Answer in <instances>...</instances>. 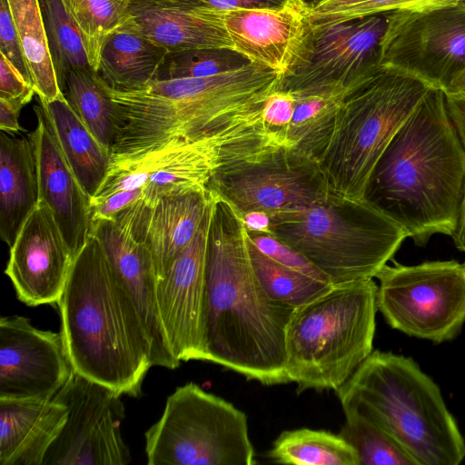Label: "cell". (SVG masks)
Wrapping results in <instances>:
<instances>
[{"mask_svg": "<svg viewBox=\"0 0 465 465\" xmlns=\"http://www.w3.org/2000/svg\"><path fill=\"white\" fill-rule=\"evenodd\" d=\"M276 143L260 114L196 140H173L141 153L114 156L90 204L119 191L142 189L141 203L151 208L164 197L207 189L224 163Z\"/></svg>", "mask_w": 465, "mask_h": 465, "instance_id": "obj_9", "label": "cell"}, {"mask_svg": "<svg viewBox=\"0 0 465 465\" xmlns=\"http://www.w3.org/2000/svg\"><path fill=\"white\" fill-rule=\"evenodd\" d=\"M303 1H305L308 5H312V4L317 3L321 0H303Z\"/></svg>", "mask_w": 465, "mask_h": 465, "instance_id": "obj_50", "label": "cell"}, {"mask_svg": "<svg viewBox=\"0 0 465 465\" xmlns=\"http://www.w3.org/2000/svg\"><path fill=\"white\" fill-rule=\"evenodd\" d=\"M121 394L73 371L53 398L67 408L66 422L44 465H126L132 456L123 440Z\"/></svg>", "mask_w": 465, "mask_h": 465, "instance_id": "obj_15", "label": "cell"}, {"mask_svg": "<svg viewBox=\"0 0 465 465\" xmlns=\"http://www.w3.org/2000/svg\"><path fill=\"white\" fill-rule=\"evenodd\" d=\"M39 203L35 158L29 137L0 134V234L9 247Z\"/></svg>", "mask_w": 465, "mask_h": 465, "instance_id": "obj_25", "label": "cell"}, {"mask_svg": "<svg viewBox=\"0 0 465 465\" xmlns=\"http://www.w3.org/2000/svg\"><path fill=\"white\" fill-rule=\"evenodd\" d=\"M85 43L92 69L98 71L102 47L107 36L126 19L128 3L124 0H65Z\"/></svg>", "mask_w": 465, "mask_h": 465, "instance_id": "obj_35", "label": "cell"}, {"mask_svg": "<svg viewBox=\"0 0 465 465\" xmlns=\"http://www.w3.org/2000/svg\"><path fill=\"white\" fill-rule=\"evenodd\" d=\"M376 278L378 311L392 329L434 343L460 334L465 323V262L393 261Z\"/></svg>", "mask_w": 465, "mask_h": 465, "instance_id": "obj_11", "label": "cell"}, {"mask_svg": "<svg viewBox=\"0 0 465 465\" xmlns=\"http://www.w3.org/2000/svg\"><path fill=\"white\" fill-rule=\"evenodd\" d=\"M23 106L0 98V129L2 132L18 134L25 129L19 124L18 118Z\"/></svg>", "mask_w": 465, "mask_h": 465, "instance_id": "obj_45", "label": "cell"}, {"mask_svg": "<svg viewBox=\"0 0 465 465\" xmlns=\"http://www.w3.org/2000/svg\"><path fill=\"white\" fill-rule=\"evenodd\" d=\"M57 304L74 371L121 395L138 397L153 366L151 339L94 235L75 256Z\"/></svg>", "mask_w": 465, "mask_h": 465, "instance_id": "obj_3", "label": "cell"}, {"mask_svg": "<svg viewBox=\"0 0 465 465\" xmlns=\"http://www.w3.org/2000/svg\"><path fill=\"white\" fill-rule=\"evenodd\" d=\"M74 369L60 332L40 330L29 319H0V398L53 399Z\"/></svg>", "mask_w": 465, "mask_h": 465, "instance_id": "obj_16", "label": "cell"}, {"mask_svg": "<svg viewBox=\"0 0 465 465\" xmlns=\"http://www.w3.org/2000/svg\"><path fill=\"white\" fill-rule=\"evenodd\" d=\"M60 89L91 133L111 151L118 132L117 111L98 73L91 68L73 69Z\"/></svg>", "mask_w": 465, "mask_h": 465, "instance_id": "obj_29", "label": "cell"}, {"mask_svg": "<svg viewBox=\"0 0 465 465\" xmlns=\"http://www.w3.org/2000/svg\"><path fill=\"white\" fill-rule=\"evenodd\" d=\"M9 248L5 273L17 298L32 307L57 303L75 257L45 203L39 201Z\"/></svg>", "mask_w": 465, "mask_h": 465, "instance_id": "obj_18", "label": "cell"}, {"mask_svg": "<svg viewBox=\"0 0 465 465\" xmlns=\"http://www.w3.org/2000/svg\"><path fill=\"white\" fill-rule=\"evenodd\" d=\"M242 218L248 231L264 232L268 234L270 233V218L267 213L262 212H253L244 215Z\"/></svg>", "mask_w": 465, "mask_h": 465, "instance_id": "obj_46", "label": "cell"}, {"mask_svg": "<svg viewBox=\"0 0 465 465\" xmlns=\"http://www.w3.org/2000/svg\"><path fill=\"white\" fill-rule=\"evenodd\" d=\"M430 0H321L308 5L314 22L341 21L387 13L399 9L418 8Z\"/></svg>", "mask_w": 465, "mask_h": 465, "instance_id": "obj_37", "label": "cell"}, {"mask_svg": "<svg viewBox=\"0 0 465 465\" xmlns=\"http://www.w3.org/2000/svg\"><path fill=\"white\" fill-rule=\"evenodd\" d=\"M344 91L291 94L293 110L284 132V145L293 147L318 161L331 134Z\"/></svg>", "mask_w": 465, "mask_h": 465, "instance_id": "obj_30", "label": "cell"}, {"mask_svg": "<svg viewBox=\"0 0 465 465\" xmlns=\"http://www.w3.org/2000/svg\"><path fill=\"white\" fill-rule=\"evenodd\" d=\"M455 246L465 252V198L455 232L451 235Z\"/></svg>", "mask_w": 465, "mask_h": 465, "instance_id": "obj_47", "label": "cell"}, {"mask_svg": "<svg viewBox=\"0 0 465 465\" xmlns=\"http://www.w3.org/2000/svg\"><path fill=\"white\" fill-rule=\"evenodd\" d=\"M193 9L223 13L237 9H281L303 0H181Z\"/></svg>", "mask_w": 465, "mask_h": 465, "instance_id": "obj_42", "label": "cell"}, {"mask_svg": "<svg viewBox=\"0 0 465 465\" xmlns=\"http://www.w3.org/2000/svg\"><path fill=\"white\" fill-rule=\"evenodd\" d=\"M211 203L207 189L167 196L153 207L138 201L114 219L148 247L157 281L194 237Z\"/></svg>", "mask_w": 465, "mask_h": 465, "instance_id": "obj_22", "label": "cell"}, {"mask_svg": "<svg viewBox=\"0 0 465 465\" xmlns=\"http://www.w3.org/2000/svg\"><path fill=\"white\" fill-rule=\"evenodd\" d=\"M378 285H333L295 308L285 338V372L297 393L339 390L373 351Z\"/></svg>", "mask_w": 465, "mask_h": 465, "instance_id": "obj_7", "label": "cell"}, {"mask_svg": "<svg viewBox=\"0 0 465 465\" xmlns=\"http://www.w3.org/2000/svg\"><path fill=\"white\" fill-rule=\"evenodd\" d=\"M39 103L74 173L92 199L107 174L111 151L95 138L64 96Z\"/></svg>", "mask_w": 465, "mask_h": 465, "instance_id": "obj_26", "label": "cell"}, {"mask_svg": "<svg viewBox=\"0 0 465 465\" xmlns=\"http://www.w3.org/2000/svg\"><path fill=\"white\" fill-rule=\"evenodd\" d=\"M142 189L125 190L114 193L107 197L90 204L91 222L112 220L122 211L140 201Z\"/></svg>", "mask_w": 465, "mask_h": 465, "instance_id": "obj_43", "label": "cell"}, {"mask_svg": "<svg viewBox=\"0 0 465 465\" xmlns=\"http://www.w3.org/2000/svg\"><path fill=\"white\" fill-rule=\"evenodd\" d=\"M465 198V147L433 86L397 131L371 173L365 201L415 244L451 236Z\"/></svg>", "mask_w": 465, "mask_h": 465, "instance_id": "obj_2", "label": "cell"}, {"mask_svg": "<svg viewBox=\"0 0 465 465\" xmlns=\"http://www.w3.org/2000/svg\"><path fill=\"white\" fill-rule=\"evenodd\" d=\"M254 272L267 293L293 309L329 291L334 284L291 269L263 253L247 236Z\"/></svg>", "mask_w": 465, "mask_h": 465, "instance_id": "obj_33", "label": "cell"}, {"mask_svg": "<svg viewBox=\"0 0 465 465\" xmlns=\"http://www.w3.org/2000/svg\"><path fill=\"white\" fill-rule=\"evenodd\" d=\"M90 234L131 294L152 342L153 366L173 370L180 365L168 341L158 307L157 277L148 247L125 225L112 220L91 222Z\"/></svg>", "mask_w": 465, "mask_h": 465, "instance_id": "obj_19", "label": "cell"}, {"mask_svg": "<svg viewBox=\"0 0 465 465\" xmlns=\"http://www.w3.org/2000/svg\"><path fill=\"white\" fill-rule=\"evenodd\" d=\"M343 412L382 428L417 465H458L465 440L439 386L410 357L373 351L336 391Z\"/></svg>", "mask_w": 465, "mask_h": 465, "instance_id": "obj_5", "label": "cell"}, {"mask_svg": "<svg viewBox=\"0 0 465 465\" xmlns=\"http://www.w3.org/2000/svg\"><path fill=\"white\" fill-rule=\"evenodd\" d=\"M149 465H252L246 414L194 382L179 386L145 432Z\"/></svg>", "mask_w": 465, "mask_h": 465, "instance_id": "obj_10", "label": "cell"}, {"mask_svg": "<svg viewBox=\"0 0 465 465\" xmlns=\"http://www.w3.org/2000/svg\"><path fill=\"white\" fill-rule=\"evenodd\" d=\"M340 435L354 449L359 465H417L382 428L353 411H344Z\"/></svg>", "mask_w": 465, "mask_h": 465, "instance_id": "obj_34", "label": "cell"}, {"mask_svg": "<svg viewBox=\"0 0 465 465\" xmlns=\"http://www.w3.org/2000/svg\"><path fill=\"white\" fill-rule=\"evenodd\" d=\"M124 1H130V0H124Z\"/></svg>", "mask_w": 465, "mask_h": 465, "instance_id": "obj_52", "label": "cell"}, {"mask_svg": "<svg viewBox=\"0 0 465 465\" xmlns=\"http://www.w3.org/2000/svg\"><path fill=\"white\" fill-rule=\"evenodd\" d=\"M460 1V0H430V1L426 2L425 4H423L422 5H420V7L414 8V9L435 7V6H440V5H450V4H456V3H459Z\"/></svg>", "mask_w": 465, "mask_h": 465, "instance_id": "obj_49", "label": "cell"}, {"mask_svg": "<svg viewBox=\"0 0 465 465\" xmlns=\"http://www.w3.org/2000/svg\"><path fill=\"white\" fill-rule=\"evenodd\" d=\"M381 64L409 71L446 91L465 71V5L389 12Z\"/></svg>", "mask_w": 465, "mask_h": 465, "instance_id": "obj_14", "label": "cell"}, {"mask_svg": "<svg viewBox=\"0 0 465 465\" xmlns=\"http://www.w3.org/2000/svg\"><path fill=\"white\" fill-rule=\"evenodd\" d=\"M222 18L236 51L282 75L295 63L312 22L305 1L281 9L225 11Z\"/></svg>", "mask_w": 465, "mask_h": 465, "instance_id": "obj_21", "label": "cell"}, {"mask_svg": "<svg viewBox=\"0 0 465 465\" xmlns=\"http://www.w3.org/2000/svg\"><path fill=\"white\" fill-rule=\"evenodd\" d=\"M446 92L465 94V71L454 80Z\"/></svg>", "mask_w": 465, "mask_h": 465, "instance_id": "obj_48", "label": "cell"}, {"mask_svg": "<svg viewBox=\"0 0 465 465\" xmlns=\"http://www.w3.org/2000/svg\"><path fill=\"white\" fill-rule=\"evenodd\" d=\"M59 86L73 69L91 67L83 35L65 0H39Z\"/></svg>", "mask_w": 465, "mask_h": 465, "instance_id": "obj_32", "label": "cell"}, {"mask_svg": "<svg viewBox=\"0 0 465 465\" xmlns=\"http://www.w3.org/2000/svg\"><path fill=\"white\" fill-rule=\"evenodd\" d=\"M120 31L141 35L169 51L232 48L222 13L196 10L181 0H130Z\"/></svg>", "mask_w": 465, "mask_h": 465, "instance_id": "obj_23", "label": "cell"}, {"mask_svg": "<svg viewBox=\"0 0 465 465\" xmlns=\"http://www.w3.org/2000/svg\"><path fill=\"white\" fill-rule=\"evenodd\" d=\"M293 110V96L287 92L275 91L267 99L262 112V123L279 143H283L284 132L290 123Z\"/></svg>", "mask_w": 465, "mask_h": 465, "instance_id": "obj_40", "label": "cell"}, {"mask_svg": "<svg viewBox=\"0 0 465 465\" xmlns=\"http://www.w3.org/2000/svg\"><path fill=\"white\" fill-rule=\"evenodd\" d=\"M252 62L232 48H197L169 51L156 80L197 78L232 72Z\"/></svg>", "mask_w": 465, "mask_h": 465, "instance_id": "obj_36", "label": "cell"}, {"mask_svg": "<svg viewBox=\"0 0 465 465\" xmlns=\"http://www.w3.org/2000/svg\"><path fill=\"white\" fill-rule=\"evenodd\" d=\"M446 105L459 138L465 147V94L446 92Z\"/></svg>", "mask_w": 465, "mask_h": 465, "instance_id": "obj_44", "label": "cell"}, {"mask_svg": "<svg viewBox=\"0 0 465 465\" xmlns=\"http://www.w3.org/2000/svg\"><path fill=\"white\" fill-rule=\"evenodd\" d=\"M168 53L141 35L116 30L104 43L97 73L113 89H135L156 80Z\"/></svg>", "mask_w": 465, "mask_h": 465, "instance_id": "obj_27", "label": "cell"}, {"mask_svg": "<svg viewBox=\"0 0 465 465\" xmlns=\"http://www.w3.org/2000/svg\"><path fill=\"white\" fill-rule=\"evenodd\" d=\"M460 3H462L465 5V0H460Z\"/></svg>", "mask_w": 465, "mask_h": 465, "instance_id": "obj_51", "label": "cell"}, {"mask_svg": "<svg viewBox=\"0 0 465 465\" xmlns=\"http://www.w3.org/2000/svg\"><path fill=\"white\" fill-rule=\"evenodd\" d=\"M36 128L28 134L35 158L39 201L52 211L61 233L75 257L91 228V198L65 158L42 105L35 106Z\"/></svg>", "mask_w": 465, "mask_h": 465, "instance_id": "obj_20", "label": "cell"}, {"mask_svg": "<svg viewBox=\"0 0 465 465\" xmlns=\"http://www.w3.org/2000/svg\"><path fill=\"white\" fill-rule=\"evenodd\" d=\"M271 235L296 250L335 284L376 278L405 232L368 201L331 193L324 200L269 214Z\"/></svg>", "mask_w": 465, "mask_h": 465, "instance_id": "obj_8", "label": "cell"}, {"mask_svg": "<svg viewBox=\"0 0 465 465\" xmlns=\"http://www.w3.org/2000/svg\"><path fill=\"white\" fill-rule=\"evenodd\" d=\"M210 194L203 310L207 361L265 386L290 383L285 338L294 309L264 290L251 261L242 218L225 200Z\"/></svg>", "mask_w": 465, "mask_h": 465, "instance_id": "obj_1", "label": "cell"}, {"mask_svg": "<svg viewBox=\"0 0 465 465\" xmlns=\"http://www.w3.org/2000/svg\"><path fill=\"white\" fill-rule=\"evenodd\" d=\"M387 13L331 22L312 19L299 55L282 75L279 91H344L381 65Z\"/></svg>", "mask_w": 465, "mask_h": 465, "instance_id": "obj_13", "label": "cell"}, {"mask_svg": "<svg viewBox=\"0 0 465 465\" xmlns=\"http://www.w3.org/2000/svg\"><path fill=\"white\" fill-rule=\"evenodd\" d=\"M67 415L54 399L0 398V465H44Z\"/></svg>", "mask_w": 465, "mask_h": 465, "instance_id": "obj_24", "label": "cell"}, {"mask_svg": "<svg viewBox=\"0 0 465 465\" xmlns=\"http://www.w3.org/2000/svg\"><path fill=\"white\" fill-rule=\"evenodd\" d=\"M35 94L34 86L1 54L0 56V98L21 106L27 104Z\"/></svg>", "mask_w": 465, "mask_h": 465, "instance_id": "obj_41", "label": "cell"}, {"mask_svg": "<svg viewBox=\"0 0 465 465\" xmlns=\"http://www.w3.org/2000/svg\"><path fill=\"white\" fill-rule=\"evenodd\" d=\"M247 232L253 243L274 261L316 279L331 282L325 273L304 255L272 235L248 230Z\"/></svg>", "mask_w": 465, "mask_h": 465, "instance_id": "obj_38", "label": "cell"}, {"mask_svg": "<svg viewBox=\"0 0 465 465\" xmlns=\"http://www.w3.org/2000/svg\"><path fill=\"white\" fill-rule=\"evenodd\" d=\"M39 101L63 97L49 52L39 0H7Z\"/></svg>", "mask_w": 465, "mask_h": 465, "instance_id": "obj_28", "label": "cell"}, {"mask_svg": "<svg viewBox=\"0 0 465 465\" xmlns=\"http://www.w3.org/2000/svg\"><path fill=\"white\" fill-rule=\"evenodd\" d=\"M211 208L212 197L194 237L156 284L161 320L173 353L180 362L207 361L203 310Z\"/></svg>", "mask_w": 465, "mask_h": 465, "instance_id": "obj_17", "label": "cell"}, {"mask_svg": "<svg viewBox=\"0 0 465 465\" xmlns=\"http://www.w3.org/2000/svg\"><path fill=\"white\" fill-rule=\"evenodd\" d=\"M0 54L33 85L7 0H0Z\"/></svg>", "mask_w": 465, "mask_h": 465, "instance_id": "obj_39", "label": "cell"}, {"mask_svg": "<svg viewBox=\"0 0 465 465\" xmlns=\"http://www.w3.org/2000/svg\"><path fill=\"white\" fill-rule=\"evenodd\" d=\"M267 456L279 464L359 465L354 449L340 434L307 428L282 431Z\"/></svg>", "mask_w": 465, "mask_h": 465, "instance_id": "obj_31", "label": "cell"}, {"mask_svg": "<svg viewBox=\"0 0 465 465\" xmlns=\"http://www.w3.org/2000/svg\"><path fill=\"white\" fill-rule=\"evenodd\" d=\"M206 188L229 203L241 217L310 205L331 194L318 161L282 144L224 163Z\"/></svg>", "mask_w": 465, "mask_h": 465, "instance_id": "obj_12", "label": "cell"}, {"mask_svg": "<svg viewBox=\"0 0 465 465\" xmlns=\"http://www.w3.org/2000/svg\"><path fill=\"white\" fill-rule=\"evenodd\" d=\"M282 75L262 64L206 77L153 81L132 90L105 82L118 132L112 157L141 153L173 140H196L262 114Z\"/></svg>", "mask_w": 465, "mask_h": 465, "instance_id": "obj_4", "label": "cell"}, {"mask_svg": "<svg viewBox=\"0 0 465 465\" xmlns=\"http://www.w3.org/2000/svg\"><path fill=\"white\" fill-rule=\"evenodd\" d=\"M433 86L409 71L381 64L346 90L318 158L331 193L365 201L376 163Z\"/></svg>", "mask_w": 465, "mask_h": 465, "instance_id": "obj_6", "label": "cell"}]
</instances>
